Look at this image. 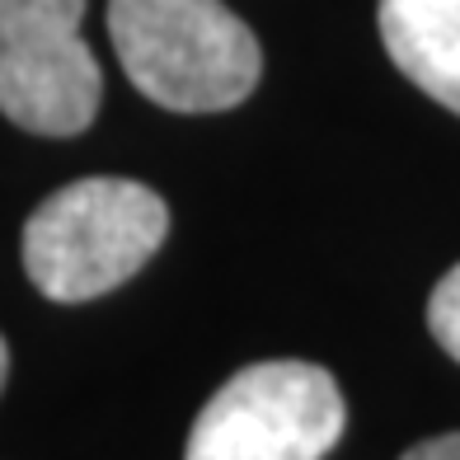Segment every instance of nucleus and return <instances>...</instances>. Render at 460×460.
Listing matches in <instances>:
<instances>
[{
	"mask_svg": "<svg viewBox=\"0 0 460 460\" xmlns=\"http://www.w3.org/2000/svg\"><path fill=\"white\" fill-rule=\"evenodd\" d=\"M5 376H10V348L0 339V390H5Z\"/></svg>",
	"mask_w": 460,
	"mask_h": 460,
	"instance_id": "obj_8",
	"label": "nucleus"
},
{
	"mask_svg": "<svg viewBox=\"0 0 460 460\" xmlns=\"http://www.w3.org/2000/svg\"><path fill=\"white\" fill-rule=\"evenodd\" d=\"M400 460H460V432H442V437H428V442L409 447Z\"/></svg>",
	"mask_w": 460,
	"mask_h": 460,
	"instance_id": "obj_7",
	"label": "nucleus"
},
{
	"mask_svg": "<svg viewBox=\"0 0 460 460\" xmlns=\"http://www.w3.org/2000/svg\"><path fill=\"white\" fill-rule=\"evenodd\" d=\"M85 0H0V113L33 137H80L103 75L80 38Z\"/></svg>",
	"mask_w": 460,
	"mask_h": 460,
	"instance_id": "obj_4",
	"label": "nucleus"
},
{
	"mask_svg": "<svg viewBox=\"0 0 460 460\" xmlns=\"http://www.w3.org/2000/svg\"><path fill=\"white\" fill-rule=\"evenodd\" d=\"M170 235V207L132 179H75L24 221V273L48 301H94L137 278Z\"/></svg>",
	"mask_w": 460,
	"mask_h": 460,
	"instance_id": "obj_2",
	"label": "nucleus"
},
{
	"mask_svg": "<svg viewBox=\"0 0 460 460\" xmlns=\"http://www.w3.org/2000/svg\"><path fill=\"white\" fill-rule=\"evenodd\" d=\"M381 38L418 90L460 113V0H381Z\"/></svg>",
	"mask_w": 460,
	"mask_h": 460,
	"instance_id": "obj_5",
	"label": "nucleus"
},
{
	"mask_svg": "<svg viewBox=\"0 0 460 460\" xmlns=\"http://www.w3.org/2000/svg\"><path fill=\"white\" fill-rule=\"evenodd\" d=\"M109 38L128 80L170 113H226L263 75L254 29L226 0H109Z\"/></svg>",
	"mask_w": 460,
	"mask_h": 460,
	"instance_id": "obj_1",
	"label": "nucleus"
},
{
	"mask_svg": "<svg viewBox=\"0 0 460 460\" xmlns=\"http://www.w3.org/2000/svg\"><path fill=\"white\" fill-rule=\"evenodd\" d=\"M343 423V394L324 367L254 362L202 404L183 460H324Z\"/></svg>",
	"mask_w": 460,
	"mask_h": 460,
	"instance_id": "obj_3",
	"label": "nucleus"
},
{
	"mask_svg": "<svg viewBox=\"0 0 460 460\" xmlns=\"http://www.w3.org/2000/svg\"><path fill=\"white\" fill-rule=\"evenodd\" d=\"M428 329H432V339L460 362V263L432 287V301H428Z\"/></svg>",
	"mask_w": 460,
	"mask_h": 460,
	"instance_id": "obj_6",
	"label": "nucleus"
}]
</instances>
